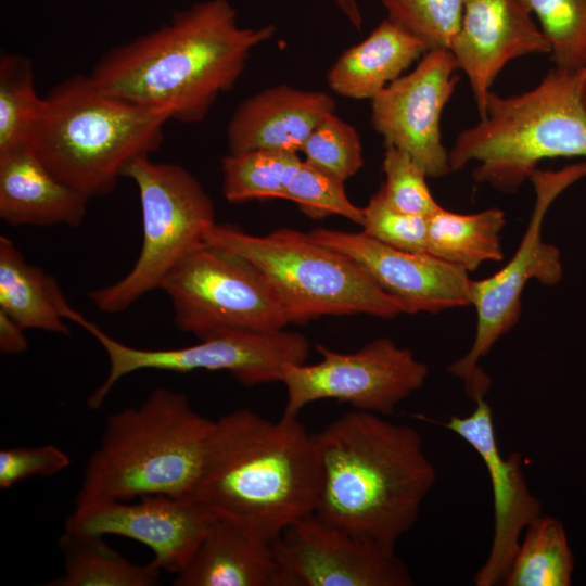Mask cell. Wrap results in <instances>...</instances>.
Returning <instances> with one entry per match:
<instances>
[{"instance_id":"6da1fadb","label":"cell","mask_w":586,"mask_h":586,"mask_svg":"<svg viewBox=\"0 0 586 586\" xmlns=\"http://www.w3.org/2000/svg\"><path fill=\"white\" fill-rule=\"evenodd\" d=\"M276 30L272 24L241 27L229 0L196 2L158 29L110 49L89 76L113 97L194 124L234 87L252 51Z\"/></svg>"},{"instance_id":"7a4b0ae2","label":"cell","mask_w":586,"mask_h":586,"mask_svg":"<svg viewBox=\"0 0 586 586\" xmlns=\"http://www.w3.org/2000/svg\"><path fill=\"white\" fill-rule=\"evenodd\" d=\"M321 467L297 417L271 421L241 408L213 422L192 493L216 518L271 544L316 510Z\"/></svg>"},{"instance_id":"3957f363","label":"cell","mask_w":586,"mask_h":586,"mask_svg":"<svg viewBox=\"0 0 586 586\" xmlns=\"http://www.w3.org/2000/svg\"><path fill=\"white\" fill-rule=\"evenodd\" d=\"M314 437L321 467L314 513L360 538L395 549L416 524L436 482L420 432L354 409Z\"/></svg>"},{"instance_id":"277c9868","label":"cell","mask_w":586,"mask_h":586,"mask_svg":"<svg viewBox=\"0 0 586 586\" xmlns=\"http://www.w3.org/2000/svg\"><path fill=\"white\" fill-rule=\"evenodd\" d=\"M213 422L184 394L166 387L110 415L86 463L75 505L192 495Z\"/></svg>"},{"instance_id":"5b68a950","label":"cell","mask_w":586,"mask_h":586,"mask_svg":"<svg viewBox=\"0 0 586 586\" xmlns=\"http://www.w3.org/2000/svg\"><path fill=\"white\" fill-rule=\"evenodd\" d=\"M169 119L168 113L113 97L78 74L43 98L30 146L59 180L92 199L110 193L131 163L160 149Z\"/></svg>"},{"instance_id":"8992f818","label":"cell","mask_w":586,"mask_h":586,"mask_svg":"<svg viewBox=\"0 0 586 586\" xmlns=\"http://www.w3.org/2000/svg\"><path fill=\"white\" fill-rule=\"evenodd\" d=\"M586 67L555 68L532 89L501 97L491 92L485 116L460 131L449 150L451 171L475 162L472 178L514 193L549 158H586Z\"/></svg>"},{"instance_id":"52a82bcc","label":"cell","mask_w":586,"mask_h":586,"mask_svg":"<svg viewBox=\"0 0 586 586\" xmlns=\"http://www.w3.org/2000/svg\"><path fill=\"white\" fill-rule=\"evenodd\" d=\"M204 243L231 251L250 262L279 296L290 324L322 316L366 314L392 319L400 304L343 253L291 228L255 235L215 224Z\"/></svg>"},{"instance_id":"ba28073f","label":"cell","mask_w":586,"mask_h":586,"mask_svg":"<svg viewBox=\"0 0 586 586\" xmlns=\"http://www.w3.org/2000/svg\"><path fill=\"white\" fill-rule=\"evenodd\" d=\"M138 188L142 244L132 268L117 282L92 291L98 309L117 314L160 286L171 269L204 243L216 224L212 199L199 180L174 163L142 157L125 171Z\"/></svg>"},{"instance_id":"9c48e42d","label":"cell","mask_w":586,"mask_h":586,"mask_svg":"<svg viewBox=\"0 0 586 586\" xmlns=\"http://www.w3.org/2000/svg\"><path fill=\"white\" fill-rule=\"evenodd\" d=\"M584 177L586 160L559 170L537 168L530 177L535 191L534 207L515 253L491 277L471 282V305L476 311L474 340L447 371L463 381L467 394L474 402L485 397L491 385L479 362L519 322L522 294L528 281L553 286L563 277L559 249L543 240V221L553 201Z\"/></svg>"},{"instance_id":"30bf717a","label":"cell","mask_w":586,"mask_h":586,"mask_svg":"<svg viewBox=\"0 0 586 586\" xmlns=\"http://www.w3.org/2000/svg\"><path fill=\"white\" fill-rule=\"evenodd\" d=\"M160 290L176 327L203 340L233 332H272L290 324L266 278L240 255L206 243L181 259Z\"/></svg>"},{"instance_id":"8fae6325","label":"cell","mask_w":586,"mask_h":586,"mask_svg":"<svg viewBox=\"0 0 586 586\" xmlns=\"http://www.w3.org/2000/svg\"><path fill=\"white\" fill-rule=\"evenodd\" d=\"M68 320L89 332L109 359L105 379L87 399L90 409H99L120 379L140 370L227 371L240 383L253 386L280 382L284 367L305 362L310 351L304 334L286 330L233 331L184 347L145 349L117 341L75 309Z\"/></svg>"},{"instance_id":"7c38bea8","label":"cell","mask_w":586,"mask_h":586,"mask_svg":"<svg viewBox=\"0 0 586 586\" xmlns=\"http://www.w3.org/2000/svg\"><path fill=\"white\" fill-rule=\"evenodd\" d=\"M321 360L290 364L280 383L286 390L283 415L297 417L314 402L334 399L355 410L391 416L396 407L420 390L428 366L409 348L388 337L375 339L354 353H340L316 345Z\"/></svg>"},{"instance_id":"4fadbf2b","label":"cell","mask_w":586,"mask_h":586,"mask_svg":"<svg viewBox=\"0 0 586 586\" xmlns=\"http://www.w3.org/2000/svg\"><path fill=\"white\" fill-rule=\"evenodd\" d=\"M284 586H411L395 549L360 538L315 513L285 528L271 544Z\"/></svg>"},{"instance_id":"5bb4252c","label":"cell","mask_w":586,"mask_h":586,"mask_svg":"<svg viewBox=\"0 0 586 586\" xmlns=\"http://www.w3.org/2000/svg\"><path fill=\"white\" fill-rule=\"evenodd\" d=\"M458 71L449 49L428 50L410 73L371 100V124L384 144L409 154L431 178L451 171L441 119L458 82Z\"/></svg>"},{"instance_id":"9a60e30c","label":"cell","mask_w":586,"mask_h":586,"mask_svg":"<svg viewBox=\"0 0 586 586\" xmlns=\"http://www.w3.org/2000/svg\"><path fill=\"white\" fill-rule=\"evenodd\" d=\"M138 500H95L75 505L64 528L117 535L143 544L161 571L180 572L216 517L193 495H146Z\"/></svg>"},{"instance_id":"2e32d148","label":"cell","mask_w":586,"mask_h":586,"mask_svg":"<svg viewBox=\"0 0 586 586\" xmlns=\"http://www.w3.org/2000/svg\"><path fill=\"white\" fill-rule=\"evenodd\" d=\"M317 242L356 262L404 314L441 313L471 305L469 272L429 253L398 250L362 231L315 228Z\"/></svg>"},{"instance_id":"e0dca14e","label":"cell","mask_w":586,"mask_h":586,"mask_svg":"<svg viewBox=\"0 0 586 586\" xmlns=\"http://www.w3.org/2000/svg\"><path fill=\"white\" fill-rule=\"evenodd\" d=\"M466 441L481 457L492 485L494 532L488 556L473 577L476 586L502 584L525 530L543 515L542 501L531 492L517 451L499 450L493 410L485 397L470 415L441 423Z\"/></svg>"},{"instance_id":"ac0fdd59","label":"cell","mask_w":586,"mask_h":586,"mask_svg":"<svg viewBox=\"0 0 586 586\" xmlns=\"http://www.w3.org/2000/svg\"><path fill=\"white\" fill-rule=\"evenodd\" d=\"M449 50L469 80L480 118L493 84L509 62L550 52L522 0H466Z\"/></svg>"},{"instance_id":"d6986e66","label":"cell","mask_w":586,"mask_h":586,"mask_svg":"<svg viewBox=\"0 0 586 586\" xmlns=\"http://www.w3.org/2000/svg\"><path fill=\"white\" fill-rule=\"evenodd\" d=\"M336 103L327 92L277 85L241 102L227 125L229 153L273 150L298 153Z\"/></svg>"},{"instance_id":"ffe728a7","label":"cell","mask_w":586,"mask_h":586,"mask_svg":"<svg viewBox=\"0 0 586 586\" xmlns=\"http://www.w3.org/2000/svg\"><path fill=\"white\" fill-rule=\"evenodd\" d=\"M89 200L59 180L31 146L0 153V217L7 224L78 227Z\"/></svg>"},{"instance_id":"44dd1931","label":"cell","mask_w":586,"mask_h":586,"mask_svg":"<svg viewBox=\"0 0 586 586\" xmlns=\"http://www.w3.org/2000/svg\"><path fill=\"white\" fill-rule=\"evenodd\" d=\"M175 586H284L271 545L216 518Z\"/></svg>"},{"instance_id":"7402d4cb","label":"cell","mask_w":586,"mask_h":586,"mask_svg":"<svg viewBox=\"0 0 586 586\" xmlns=\"http://www.w3.org/2000/svg\"><path fill=\"white\" fill-rule=\"evenodd\" d=\"M428 50L386 17L362 41L343 51L328 71L327 81L341 97L371 101Z\"/></svg>"},{"instance_id":"603a6c76","label":"cell","mask_w":586,"mask_h":586,"mask_svg":"<svg viewBox=\"0 0 586 586\" xmlns=\"http://www.w3.org/2000/svg\"><path fill=\"white\" fill-rule=\"evenodd\" d=\"M67 303L54 278L26 262L13 241L0 237V309L25 330L68 333Z\"/></svg>"},{"instance_id":"cb8c5ba5","label":"cell","mask_w":586,"mask_h":586,"mask_svg":"<svg viewBox=\"0 0 586 586\" xmlns=\"http://www.w3.org/2000/svg\"><path fill=\"white\" fill-rule=\"evenodd\" d=\"M506 214L497 207L460 214L441 207L428 217L426 252L467 272L486 262H501Z\"/></svg>"},{"instance_id":"d4e9b609","label":"cell","mask_w":586,"mask_h":586,"mask_svg":"<svg viewBox=\"0 0 586 586\" xmlns=\"http://www.w3.org/2000/svg\"><path fill=\"white\" fill-rule=\"evenodd\" d=\"M104 536L64 528L59 539L62 574L47 586H155L161 570L137 564L111 548Z\"/></svg>"},{"instance_id":"484cf974","label":"cell","mask_w":586,"mask_h":586,"mask_svg":"<svg viewBox=\"0 0 586 586\" xmlns=\"http://www.w3.org/2000/svg\"><path fill=\"white\" fill-rule=\"evenodd\" d=\"M574 557L560 520L542 515L524 532L501 585L569 586Z\"/></svg>"},{"instance_id":"4316f807","label":"cell","mask_w":586,"mask_h":586,"mask_svg":"<svg viewBox=\"0 0 586 586\" xmlns=\"http://www.w3.org/2000/svg\"><path fill=\"white\" fill-rule=\"evenodd\" d=\"M43 111L28 56L0 55V153L31 144Z\"/></svg>"},{"instance_id":"83f0119b","label":"cell","mask_w":586,"mask_h":586,"mask_svg":"<svg viewBox=\"0 0 586 586\" xmlns=\"http://www.w3.org/2000/svg\"><path fill=\"white\" fill-rule=\"evenodd\" d=\"M301 161L297 153L273 150L228 153L221 160L222 194L231 203L285 199Z\"/></svg>"},{"instance_id":"f1b7e54d","label":"cell","mask_w":586,"mask_h":586,"mask_svg":"<svg viewBox=\"0 0 586 586\" xmlns=\"http://www.w3.org/2000/svg\"><path fill=\"white\" fill-rule=\"evenodd\" d=\"M534 14L550 48L555 68L586 67V0H522Z\"/></svg>"},{"instance_id":"f546056e","label":"cell","mask_w":586,"mask_h":586,"mask_svg":"<svg viewBox=\"0 0 586 586\" xmlns=\"http://www.w3.org/2000/svg\"><path fill=\"white\" fill-rule=\"evenodd\" d=\"M387 18L423 41L429 50L450 49L466 0H381Z\"/></svg>"},{"instance_id":"4dcf8cb0","label":"cell","mask_w":586,"mask_h":586,"mask_svg":"<svg viewBox=\"0 0 586 586\" xmlns=\"http://www.w3.org/2000/svg\"><path fill=\"white\" fill-rule=\"evenodd\" d=\"M345 181L302 160L285 192L290 200L311 218L339 215L361 226L364 209L347 196Z\"/></svg>"},{"instance_id":"1f68e13d","label":"cell","mask_w":586,"mask_h":586,"mask_svg":"<svg viewBox=\"0 0 586 586\" xmlns=\"http://www.w3.org/2000/svg\"><path fill=\"white\" fill-rule=\"evenodd\" d=\"M301 152L304 161L343 181L356 175L364 165L359 133L335 113L313 130Z\"/></svg>"},{"instance_id":"d6a6232c","label":"cell","mask_w":586,"mask_h":586,"mask_svg":"<svg viewBox=\"0 0 586 586\" xmlns=\"http://www.w3.org/2000/svg\"><path fill=\"white\" fill-rule=\"evenodd\" d=\"M382 170L385 181L381 188L396 209L429 217L442 207L429 189L426 174L406 152L385 145Z\"/></svg>"},{"instance_id":"836d02e7","label":"cell","mask_w":586,"mask_h":586,"mask_svg":"<svg viewBox=\"0 0 586 586\" xmlns=\"http://www.w3.org/2000/svg\"><path fill=\"white\" fill-rule=\"evenodd\" d=\"M362 209L364 233L398 250L428 253V217L396 209L387 202L382 188L371 195Z\"/></svg>"},{"instance_id":"e575fe53","label":"cell","mask_w":586,"mask_h":586,"mask_svg":"<svg viewBox=\"0 0 586 586\" xmlns=\"http://www.w3.org/2000/svg\"><path fill=\"white\" fill-rule=\"evenodd\" d=\"M71 458L54 445L12 447L0 450V488H10L34 476H50L65 470Z\"/></svg>"},{"instance_id":"d590c367","label":"cell","mask_w":586,"mask_h":586,"mask_svg":"<svg viewBox=\"0 0 586 586\" xmlns=\"http://www.w3.org/2000/svg\"><path fill=\"white\" fill-rule=\"evenodd\" d=\"M25 329L10 315L0 309V351L4 355H18L28 346Z\"/></svg>"},{"instance_id":"8d00e7d4","label":"cell","mask_w":586,"mask_h":586,"mask_svg":"<svg viewBox=\"0 0 586 586\" xmlns=\"http://www.w3.org/2000/svg\"><path fill=\"white\" fill-rule=\"evenodd\" d=\"M333 2L351 25L359 31L362 28L364 18L358 0H333Z\"/></svg>"},{"instance_id":"74e56055","label":"cell","mask_w":586,"mask_h":586,"mask_svg":"<svg viewBox=\"0 0 586 586\" xmlns=\"http://www.w3.org/2000/svg\"><path fill=\"white\" fill-rule=\"evenodd\" d=\"M582 100H583V103L586 107V77H585V80H584V84H583V89H582Z\"/></svg>"}]
</instances>
